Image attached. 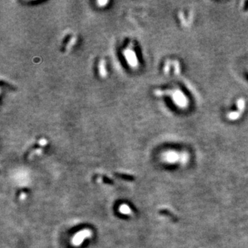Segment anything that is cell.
Here are the masks:
<instances>
[{"mask_svg":"<svg viewBox=\"0 0 248 248\" xmlns=\"http://www.w3.org/2000/svg\"><path fill=\"white\" fill-rule=\"evenodd\" d=\"M156 94L159 96L167 95L172 98V101L176 106L180 108H186L188 106L189 101L188 97L183 91L179 88L171 89L165 90H156Z\"/></svg>","mask_w":248,"mask_h":248,"instance_id":"cell-1","label":"cell"},{"mask_svg":"<svg viewBox=\"0 0 248 248\" xmlns=\"http://www.w3.org/2000/svg\"><path fill=\"white\" fill-rule=\"evenodd\" d=\"M164 156H165V159L167 161L174 163V162L177 161V160H179L180 155L179 153L176 152L174 151H169L165 153Z\"/></svg>","mask_w":248,"mask_h":248,"instance_id":"cell-2","label":"cell"},{"mask_svg":"<svg viewBox=\"0 0 248 248\" xmlns=\"http://www.w3.org/2000/svg\"><path fill=\"white\" fill-rule=\"evenodd\" d=\"M241 112H239L238 110L236 111H233V112H230L229 113H228L227 115V118L230 121H236L238 120L240 118L242 115Z\"/></svg>","mask_w":248,"mask_h":248,"instance_id":"cell-3","label":"cell"},{"mask_svg":"<svg viewBox=\"0 0 248 248\" xmlns=\"http://www.w3.org/2000/svg\"><path fill=\"white\" fill-rule=\"evenodd\" d=\"M88 234L89 232H88V231H86L80 232L78 234H77L76 237L74 238V243H75L76 245H79L82 240H83V239L85 238V237L88 236Z\"/></svg>","mask_w":248,"mask_h":248,"instance_id":"cell-4","label":"cell"},{"mask_svg":"<svg viewBox=\"0 0 248 248\" xmlns=\"http://www.w3.org/2000/svg\"><path fill=\"white\" fill-rule=\"evenodd\" d=\"M245 106H246V103L244 99L240 98V99L237 100L236 107H237V110H238L239 112H240L241 113H243L244 111H245Z\"/></svg>","mask_w":248,"mask_h":248,"instance_id":"cell-5","label":"cell"},{"mask_svg":"<svg viewBox=\"0 0 248 248\" xmlns=\"http://www.w3.org/2000/svg\"><path fill=\"white\" fill-rule=\"evenodd\" d=\"M121 212H123V213H124V214H126V213L128 214V213H129L130 210V209L128 206H123L121 208Z\"/></svg>","mask_w":248,"mask_h":248,"instance_id":"cell-6","label":"cell"}]
</instances>
